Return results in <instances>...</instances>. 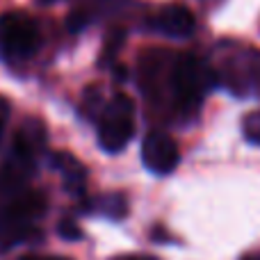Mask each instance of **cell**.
Returning <instances> with one entry per match:
<instances>
[{"label":"cell","mask_w":260,"mask_h":260,"mask_svg":"<svg viewBox=\"0 0 260 260\" xmlns=\"http://www.w3.org/2000/svg\"><path fill=\"white\" fill-rule=\"evenodd\" d=\"M171 94L176 96V103L183 110H197L201 105L203 96L215 85L212 69L197 55H180L171 62Z\"/></svg>","instance_id":"2"},{"label":"cell","mask_w":260,"mask_h":260,"mask_svg":"<svg viewBox=\"0 0 260 260\" xmlns=\"http://www.w3.org/2000/svg\"><path fill=\"white\" fill-rule=\"evenodd\" d=\"M5 119H7V108H5V103H0V133H3Z\"/></svg>","instance_id":"14"},{"label":"cell","mask_w":260,"mask_h":260,"mask_svg":"<svg viewBox=\"0 0 260 260\" xmlns=\"http://www.w3.org/2000/svg\"><path fill=\"white\" fill-rule=\"evenodd\" d=\"M46 212V197L41 192H18L0 210V249H12L39 235L37 221Z\"/></svg>","instance_id":"1"},{"label":"cell","mask_w":260,"mask_h":260,"mask_svg":"<svg viewBox=\"0 0 260 260\" xmlns=\"http://www.w3.org/2000/svg\"><path fill=\"white\" fill-rule=\"evenodd\" d=\"M21 260H69V258H59V256H25Z\"/></svg>","instance_id":"13"},{"label":"cell","mask_w":260,"mask_h":260,"mask_svg":"<svg viewBox=\"0 0 260 260\" xmlns=\"http://www.w3.org/2000/svg\"><path fill=\"white\" fill-rule=\"evenodd\" d=\"M135 133V105L126 94H114L103 108L99 126V144L103 151L119 153L128 146Z\"/></svg>","instance_id":"3"},{"label":"cell","mask_w":260,"mask_h":260,"mask_svg":"<svg viewBox=\"0 0 260 260\" xmlns=\"http://www.w3.org/2000/svg\"><path fill=\"white\" fill-rule=\"evenodd\" d=\"M59 235H62V238L64 240H78V238H80V229H78V226L76 224H73V221L71 219H64V221H59Z\"/></svg>","instance_id":"12"},{"label":"cell","mask_w":260,"mask_h":260,"mask_svg":"<svg viewBox=\"0 0 260 260\" xmlns=\"http://www.w3.org/2000/svg\"><path fill=\"white\" fill-rule=\"evenodd\" d=\"M89 208H94L96 212L110 217V219H123L128 212V201L123 194H103V197L94 199Z\"/></svg>","instance_id":"8"},{"label":"cell","mask_w":260,"mask_h":260,"mask_svg":"<svg viewBox=\"0 0 260 260\" xmlns=\"http://www.w3.org/2000/svg\"><path fill=\"white\" fill-rule=\"evenodd\" d=\"M50 165L62 174L64 178V185L69 187V192L73 194H80L85 192V180H87V171L71 153H55L50 157Z\"/></svg>","instance_id":"7"},{"label":"cell","mask_w":260,"mask_h":260,"mask_svg":"<svg viewBox=\"0 0 260 260\" xmlns=\"http://www.w3.org/2000/svg\"><path fill=\"white\" fill-rule=\"evenodd\" d=\"M87 23H89V14L87 12H73L71 16H69V21H67V27L71 32H80Z\"/></svg>","instance_id":"11"},{"label":"cell","mask_w":260,"mask_h":260,"mask_svg":"<svg viewBox=\"0 0 260 260\" xmlns=\"http://www.w3.org/2000/svg\"><path fill=\"white\" fill-rule=\"evenodd\" d=\"M41 35L32 18L23 14L0 16V57L3 59H27L37 53Z\"/></svg>","instance_id":"4"},{"label":"cell","mask_w":260,"mask_h":260,"mask_svg":"<svg viewBox=\"0 0 260 260\" xmlns=\"http://www.w3.org/2000/svg\"><path fill=\"white\" fill-rule=\"evenodd\" d=\"M242 133H244V137H247L251 144L260 146V112H251L247 119H244Z\"/></svg>","instance_id":"9"},{"label":"cell","mask_w":260,"mask_h":260,"mask_svg":"<svg viewBox=\"0 0 260 260\" xmlns=\"http://www.w3.org/2000/svg\"><path fill=\"white\" fill-rule=\"evenodd\" d=\"M123 71H126L123 67H114V78H117V80L121 78V80H123V78H126V73H123Z\"/></svg>","instance_id":"15"},{"label":"cell","mask_w":260,"mask_h":260,"mask_svg":"<svg viewBox=\"0 0 260 260\" xmlns=\"http://www.w3.org/2000/svg\"><path fill=\"white\" fill-rule=\"evenodd\" d=\"M244 260H260V253H251V256H247Z\"/></svg>","instance_id":"17"},{"label":"cell","mask_w":260,"mask_h":260,"mask_svg":"<svg viewBox=\"0 0 260 260\" xmlns=\"http://www.w3.org/2000/svg\"><path fill=\"white\" fill-rule=\"evenodd\" d=\"M123 44V30L119 32H112V37H110V41L105 44V55H103V62H110V59L114 57V53L119 50V46Z\"/></svg>","instance_id":"10"},{"label":"cell","mask_w":260,"mask_h":260,"mask_svg":"<svg viewBox=\"0 0 260 260\" xmlns=\"http://www.w3.org/2000/svg\"><path fill=\"white\" fill-rule=\"evenodd\" d=\"M151 25L167 37L185 39V37H189L194 32L197 18H194V14L189 12L187 7H183V5H167V7H162L160 12H157V16L153 18Z\"/></svg>","instance_id":"6"},{"label":"cell","mask_w":260,"mask_h":260,"mask_svg":"<svg viewBox=\"0 0 260 260\" xmlns=\"http://www.w3.org/2000/svg\"><path fill=\"white\" fill-rule=\"evenodd\" d=\"M142 162L148 171L157 176L171 174L180 162L178 144L162 130H153L142 142Z\"/></svg>","instance_id":"5"},{"label":"cell","mask_w":260,"mask_h":260,"mask_svg":"<svg viewBox=\"0 0 260 260\" xmlns=\"http://www.w3.org/2000/svg\"><path fill=\"white\" fill-rule=\"evenodd\" d=\"M121 260H155V258H151V256H126Z\"/></svg>","instance_id":"16"}]
</instances>
